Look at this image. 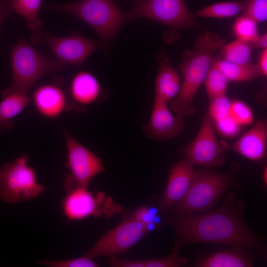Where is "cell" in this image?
I'll return each mask as SVG.
<instances>
[{"mask_svg":"<svg viewBox=\"0 0 267 267\" xmlns=\"http://www.w3.org/2000/svg\"><path fill=\"white\" fill-rule=\"evenodd\" d=\"M263 180L265 184L267 185V166L265 167L263 172Z\"/></svg>","mask_w":267,"mask_h":267,"instance_id":"38","label":"cell"},{"mask_svg":"<svg viewBox=\"0 0 267 267\" xmlns=\"http://www.w3.org/2000/svg\"><path fill=\"white\" fill-rule=\"evenodd\" d=\"M145 267H179L188 265L187 260L178 256L177 253L167 257L145 260Z\"/></svg>","mask_w":267,"mask_h":267,"instance_id":"32","label":"cell"},{"mask_svg":"<svg viewBox=\"0 0 267 267\" xmlns=\"http://www.w3.org/2000/svg\"><path fill=\"white\" fill-rule=\"evenodd\" d=\"M157 209L148 206H141L136 209L132 215L151 230L160 225V219L157 215Z\"/></svg>","mask_w":267,"mask_h":267,"instance_id":"31","label":"cell"},{"mask_svg":"<svg viewBox=\"0 0 267 267\" xmlns=\"http://www.w3.org/2000/svg\"><path fill=\"white\" fill-rule=\"evenodd\" d=\"M257 24L254 20L243 14L234 21L233 32L237 39L253 44L260 36Z\"/></svg>","mask_w":267,"mask_h":267,"instance_id":"26","label":"cell"},{"mask_svg":"<svg viewBox=\"0 0 267 267\" xmlns=\"http://www.w3.org/2000/svg\"><path fill=\"white\" fill-rule=\"evenodd\" d=\"M194 173V165L185 157L172 167L166 187L158 202L159 210L169 211L184 197Z\"/></svg>","mask_w":267,"mask_h":267,"instance_id":"14","label":"cell"},{"mask_svg":"<svg viewBox=\"0 0 267 267\" xmlns=\"http://www.w3.org/2000/svg\"><path fill=\"white\" fill-rule=\"evenodd\" d=\"M225 149L218 139L214 124L207 115L202 119L199 132L185 150V158L194 166L220 167L225 162Z\"/></svg>","mask_w":267,"mask_h":267,"instance_id":"12","label":"cell"},{"mask_svg":"<svg viewBox=\"0 0 267 267\" xmlns=\"http://www.w3.org/2000/svg\"><path fill=\"white\" fill-rule=\"evenodd\" d=\"M212 64L224 74L229 82L249 81L261 75L257 65L249 63L237 64L219 58L212 61Z\"/></svg>","mask_w":267,"mask_h":267,"instance_id":"22","label":"cell"},{"mask_svg":"<svg viewBox=\"0 0 267 267\" xmlns=\"http://www.w3.org/2000/svg\"><path fill=\"white\" fill-rule=\"evenodd\" d=\"M124 14L127 21L144 18L175 30L190 29L197 24L184 0H141Z\"/></svg>","mask_w":267,"mask_h":267,"instance_id":"7","label":"cell"},{"mask_svg":"<svg viewBox=\"0 0 267 267\" xmlns=\"http://www.w3.org/2000/svg\"><path fill=\"white\" fill-rule=\"evenodd\" d=\"M244 15L256 21L258 23L267 19V0H245Z\"/></svg>","mask_w":267,"mask_h":267,"instance_id":"29","label":"cell"},{"mask_svg":"<svg viewBox=\"0 0 267 267\" xmlns=\"http://www.w3.org/2000/svg\"><path fill=\"white\" fill-rule=\"evenodd\" d=\"M168 105L154 100L149 121L142 127V130L148 138L168 140L178 136L183 132V118L174 114Z\"/></svg>","mask_w":267,"mask_h":267,"instance_id":"13","label":"cell"},{"mask_svg":"<svg viewBox=\"0 0 267 267\" xmlns=\"http://www.w3.org/2000/svg\"><path fill=\"white\" fill-rule=\"evenodd\" d=\"M245 249H233L219 251L198 259L195 262L197 267H251L253 266V259Z\"/></svg>","mask_w":267,"mask_h":267,"instance_id":"19","label":"cell"},{"mask_svg":"<svg viewBox=\"0 0 267 267\" xmlns=\"http://www.w3.org/2000/svg\"><path fill=\"white\" fill-rule=\"evenodd\" d=\"M226 151L231 150L249 160L258 161L265 156L267 146V122L258 120L232 143L221 141Z\"/></svg>","mask_w":267,"mask_h":267,"instance_id":"15","label":"cell"},{"mask_svg":"<svg viewBox=\"0 0 267 267\" xmlns=\"http://www.w3.org/2000/svg\"><path fill=\"white\" fill-rule=\"evenodd\" d=\"M208 116L213 122L229 116L231 101L226 95L217 97L210 100Z\"/></svg>","mask_w":267,"mask_h":267,"instance_id":"28","label":"cell"},{"mask_svg":"<svg viewBox=\"0 0 267 267\" xmlns=\"http://www.w3.org/2000/svg\"><path fill=\"white\" fill-rule=\"evenodd\" d=\"M29 156L21 154L0 167V198L8 203L29 201L45 188L37 179L35 170L28 164Z\"/></svg>","mask_w":267,"mask_h":267,"instance_id":"6","label":"cell"},{"mask_svg":"<svg viewBox=\"0 0 267 267\" xmlns=\"http://www.w3.org/2000/svg\"><path fill=\"white\" fill-rule=\"evenodd\" d=\"M180 83L179 73L167 58L163 59L155 80L154 99L168 104L178 93Z\"/></svg>","mask_w":267,"mask_h":267,"instance_id":"18","label":"cell"},{"mask_svg":"<svg viewBox=\"0 0 267 267\" xmlns=\"http://www.w3.org/2000/svg\"><path fill=\"white\" fill-rule=\"evenodd\" d=\"M253 49L260 48L261 49L267 48V34L264 33L260 35L257 40L253 44H251Z\"/></svg>","mask_w":267,"mask_h":267,"instance_id":"36","label":"cell"},{"mask_svg":"<svg viewBox=\"0 0 267 267\" xmlns=\"http://www.w3.org/2000/svg\"><path fill=\"white\" fill-rule=\"evenodd\" d=\"M149 231L146 225L131 215L99 239L86 255L93 258L122 254L131 249Z\"/></svg>","mask_w":267,"mask_h":267,"instance_id":"10","label":"cell"},{"mask_svg":"<svg viewBox=\"0 0 267 267\" xmlns=\"http://www.w3.org/2000/svg\"><path fill=\"white\" fill-rule=\"evenodd\" d=\"M229 82L224 74L212 63L204 82L209 100L226 95Z\"/></svg>","mask_w":267,"mask_h":267,"instance_id":"25","label":"cell"},{"mask_svg":"<svg viewBox=\"0 0 267 267\" xmlns=\"http://www.w3.org/2000/svg\"><path fill=\"white\" fill-rule=\"evenodd\" d=\"M0 102V134L14 126V119L20 114L31 101L27 94L12 92L2 95Z\"/></svg>","mask_w":267,"mask_h":267,"instance_id":"20","label":"cell"},{"mask_svg":"<svg viewBox=\"0 0 267 267\" xmlns=\"http://www.w3.org/2000/svg\"><path fill=\"white\" fill-rule=\"evenodd\" d=\"M67 149L66 166L74 183L88 187L90 180L105 172L101 159L76 140L65 129H63Z\"/></svg>","mask_w":267,"mask_h":267,"instance_id":"11","label":"cell"},{"mask_svg":"<svg viewBox=\"0 0 267 267\" xmlns=\"http://www.w3.org/2000/svg\"><path fill=\"white\" fill-rule=\"evenodd\" d=\"M109 263L114 267H145V260H121L114 256H109Z\"/></svg>","mask_w":267,"mask_h":267,"instance_id":"34","label":"cell"},{"mask_svg":"<svg viewBox=\"0 0 267 267\" xmlns=\"http://www.w3.org/2000/svg\"><path fill=\"white\" fill-rule=\"evenodd\" d=\"M260 75L267 76V48L263 49L259 56L257 65Z\"/></svg>","mask_w":267,"mask_h":267,"instance_id":"35","label":"cell"},{"mask_svg":"<svg viewBox=\"0 0 267 267\" xmlns=\"http://www.w3.org/2000/svg\"></svg>","mask_w":267,"mask_h":267,"instance_id":"39","label":"cell"},{"mask_svg":"<svg viewBox=\"0 0 267 267\" xmlns=\"http://www.w3.org/2000/svg\"><path fill=\"white\" fill-rule=\"evenodd\" d=\"M64 186L67 194L62 202V211L69 220H82L91 216L97 217L119 210L104 193L94 195L88 188L75 184L68 175L65 177Z\"/></svg>","mask_w":267,"mask_h":267,"instance_id":"8","label":"cell"},{"mask_svg":"<svg viewBox=\"0 0 267 267\" xmlns=\"http://www.w3.org/2000/svg\"><path fill=\"white\" fill-rule=\"evenodd\" d=\"M229 175L210 171H195L190 187L184 197L173 207L178 218L209 211L231 186Z\"/></svg>","mask_w":267,"mask_h":267,"instance_id":"5","label":"cell"},{"mask_svg":"<svg viewBox=\"0 0 267 267\" xmlns=\"http://www.w3.org/2000/svg\"><path fill=\"white\" fill-rule=\"evenodd\" d=\"M49 9L74 16L89 24L105 43L115 38L127 21L124 13L112 0H81L54 5H44Z\"/></svg>","mask_w":267,"mask_h":267,"instance_id":"4","label":"cell"},{"mask_svg":"<svg viewBox=\"0 0 267 267\" xmlns=\"http://www.w3.org/2000/svg\"><path fill=\"white\" fill-rule=\"evenodd\" d=\"M39 263L49 267H96L98 266L92 258L84 257L64 261H39Z\"/></svg>","mask_w":267,"mask_h":267,"instance_id":"30","label":"cell"},{"mask_svg":"<svg viewBox=\"0 0 267 267\" xmlns=\"http://www.w3.org/2000/svg\"><path fill=\"white\" fill-rule=\"evenodd\" d=\"M229 116L241 127L250 126L254 122V114L245 102L236 100L231 102Z\"/></svg>","mask_w":267,"mask_h":267,"instance_id":"27","label":"cell"},{"mask_svg":"<svg viewBox=\"0 0 267 267\" xmlns=\"http://www.w3.org/2000/svg\"><path fill=\"white\" fill-rule=\"evenodd\" d=\"M224 44L217 34L207 31L197 38L192 49L183 52L179 66L182 76L180 87L170 106L175 113L183 118L194 113L193 100L211 66L213 54Z\"/></svg>","mask_w":267,"mask_h":267,"instance_id":"2","label":"cell"},{"mask_svg":"<svg viewBox=\"0 0 267 267\" xmlns=\"http://www.w3.org/2000/svg\"><path fill=\"white\" fill-rule=\"evenodd\" d=\"M245 2L222 1L213 3L195 12V16L205 18H225L243 11Z\"/></svg>","mask_w":267,"mask_h":267,"instance_id":"23","label":"cell"},{"mask_svg":"<svg viewBox=\"0 0 267 267\" xmlns=\"http://www.w3.org/2000/svg\"><path fill=\"white\" fill-rule=\"evenodd\" d=\"M222 58L231 62L244 64L249 63L253 49L251 44L236 39L221 48Z\"/></svg>","mask_w":267,"mask_h":267,"instance_id":"24","label":"cell"},{"mask_svg":"<svg viewBox=\"0 0 267 267\" xmlns=\"http://www.w3.org/2000/svg\"><path fill=\"white\" fill-rule=\"evenodd\" d=\"M70 99L75 110H82L85 107L100 101L102 96V86L97 78L86 71H80L72 78L69 87Z\"/></svg>","mask_w":267,"mask_h":267,"instance_id":"17","label":"cell"},{"mask_svg":"<svg viewBox=\"0 0 267 267\" xmlns=\"http://www.w3.org/2000/svg\"><path fill=\"white\" fill-rule=\"evenodd\" d=\"M5 4L10 12H14L26 20L30 30L34 32L41 30L43 22L39 13L42 0H9Z\"/></svg>","mask_w":267,"mask_h":267,"instance_id":"21","label":"cell"},{"mask_svg":"<svg viewBox=\"0 0 267 267\" xmlns=\"http://www.w3.org/2000/svg\"><path fill=\"white\" fill-rule=\"evenodd\" d=\"M12 79L2 95L16 92L27 94L37 82L47 74L60 72L67 65L44 56L31 45L22 35L10 49Z\"/></svg>","mask_w":267,"mask_h":267,"instance_id":"3","label":"cell"},{"mask_svg":"<svg viewBox=\"0 0 267 267\" xmlns=\"http://www.w3.org/2000/svg\"><path fill=\"white\" fill-rule=\"evenodd\" d=\"M30 40L33 44L46 45L56 59L66 65H81L101 46L99 42L79 34L57 37L42 30L34 32Z\"/></svg>","mask_w":267,"mask_h":267,"instance_id":"9","label":"cell"},{"mask_svg":"<svg viewBox=\"0 0 267 267\" xmlns=\"http://www.w3.org/2000/svg\"><path fill=\"white\" fill-rule=\"evenodd\" d=\"M217 131L226 137H233L239 133L241 126L229 116L220 120L213 122Z\"/></svg>","mask_w":267,"mask_h":267,"instance_id":"33","label":"cell"},{"mask_svg":"<svg viewBox=\"0 0 267 267\" xmlns=\"http://www.w3.org/2000/svg\"><path fill=\"white\" fill-rule=\"evenodd\" d=\"M32 100L37 112L45 118H57L64 112L75 109L64 90L54 85L39 87L34 91Z\"/></svg>","mask_w":267,"mask_h":267,"instance_id":"16","label":"cell"},{"mask_svg":"<svg viewBox=\"0 0 267 267\" xmlns=\"http://www.w3.org/2000/svg\"><path fill=\"white\" fill-rule=\"evenodd\" d=\"M10 12L7 9L5 4L0 0V27L3 21L9 16Z\"/></svg>","mask_w":267,"mask_h":267,"instance_id":"37","label":"cell"},{"mask_svg":"<svg viewBox=\"0 0 267 267\" xmlns=\"http://www.w3.org/2000/svg\"><path fill=\"white\" fill-rule=\"evenodd\" d=\"M229 192L224 204L211 211L178 218L174 222L176 239L174 252L195 243H212L255 249L264 256L265 248L243 218V205Z\"/></svg>","mask_w":267,"mask_h":267,"instance_id":"1","label":"cell"}]
</instances>
